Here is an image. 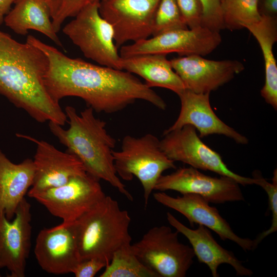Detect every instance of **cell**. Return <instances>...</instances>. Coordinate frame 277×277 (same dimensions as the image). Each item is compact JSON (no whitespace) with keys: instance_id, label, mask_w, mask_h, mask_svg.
I'll list each match as a JSON object with an SVG mask.
<instances>
[{"instance_id":"6da1fadb","label":"cell","mask_w":277,"mask_h":277,"mask_svg":"<svg viewBox=\"0 0 277 277\" xmlns=\"http://www.w3.org/2000/svg\"><path fill=\"white\" fill-rule=\"evenodd\" d=\"M26 42L47 56L44 84L57 103L67 96L78 97L94 111L108 114L121 111L137 100L161 110L166 108L163 98L131 73L69 57L31 35Z\"/></svg>"},{"instance_id":"7a4b0ae2","label":"cell","mask_w":277,"mask_h":277,"mask_svg":"<svg viewBox=\"0 0 277 277\" xmlns=\"http://www.w3.org/2000/svg\"><path fill=\"white\" fill-rule=\"evenodd\" d=\"M48 66V58L39 48L0 30V94L37 122L63 126L66 115L44 84Z\"/></svg>"},{"instance_id":"3957f363","label":"cell","mask_w":277,"mask_h":277,"mask_svg":"<svg viewBox=\"0 0 277 277\" xmlns=\"http://www.w3.org/2000/svg\"><path fill=\"white\" fill-rule=\"evenodd\" d=\"M90 107L80 114L75 108H65L67 129L49 122L51 133L66 148V152L75 155L83 164L87 173L98 180H103L116 188L130 201L133 196L118 177L114 165L113 148L116 141L107 132L106 122L96 118Z\"/></svg>"},{"instance_id":"277c9868","label":"cell","mask_w":277,"mask_h":277,"mask_svg":"<svg viewBox=\"0 0 277 277\" xmlns=\"http://www.w3.org/2000/svg\"><path fill=\"white\" fill-rule=\"evenodd\" d=\"M131 221L128 212L106 195L72 224L81 261L94 258L109 263L117 250L131 244Z\"/></svg>"},{"instance_id":"5b68a950","label":"cell","mask_w":277,"mask_h":277,"mask_svg":"<svg viewBox=\"0 0 277 277\" xmlns=\"http://www.w3.org/2000/svg\"><path fill=\"white\" fill-rule=\"evenodd\" d=\"M116 172L123 180L131 181L133 176L140 181L144 190L145 206L163 172L176 169L160 147V140L151 133L141 137H124L121 149L113 151Z\"/></svg>"},{"instance_id":"8992f818","label":"cell","mask_w":277,"mask_h":277,"mask_svg":"<svg viewBox=\"0 0 277 277\" xmlns=\"http://www.w3.org/2000/svg\"><path fill=\"white\" fill-rule=\"evenodd\" d=\"M100 2L84 7L63 28V32L84 56L103 66L122 70L112 26L100 14Z\"/></svg>"},{"instance_id":"52a82bcc","label":"cell","mask_w":277,"mask_h":277,"mask_svg":"<svg viewBox=\"0 0 277 277\" xmlns=\"http://www.w3.org/2000/svg\"><path fill=\"white\" fill-rule=\"evenodd\" d=\"M179 233L168 226H154L131 248L139 260L159 277H185L195 255L192 247L179 241Z\"/></svg>"},{"instance_id":"ba28073f","label":"cell","mask_w":277,"mask_h":277,"mask_svg":"<svg viewBox=\"0 0 277 277\" xmlns=\"http://www.w3.org/2000/svg\"><path fill=\"white\" fill-rule=\"evenodd\" d=\"M106 196L100 180L86 173L71 178L60 186L34 193L29 197L61 219L62 226H70Z\"/></svg>"},{"instance_id":"9c48e42d","label":"cell","mask_w":277,"mask_h":277,"mask_svg":"<svg viewBox=\"0 0 277 277\" xmlns=\"http://www.w3.org/2000/svg\"><path fill=\"white\" fill-rule=\"evenodd\" d=\"M163 135L161 148L174 162H181L197 169L231 177L243 186L255 184L253 177L243 176L230 170L220 154L202 141L193 126L186 125Z\"/></svg>"},{"instance_id":"30bf717a","label":"cell","mask_w":277,"mask_h":277,"mask_svg":"<svg viewBox=\"0 0 277 277\" xmlns=\"http://www.w3.org/2000/svg\"><path fill=\"white\" fill-rule=\"evenodd\" d=\"M221 42L219 32L201 26L170 31L123 45L120 47L119 53L121 57L170 53H176L180 56H203L213 51Z\"/></svg>"},{"instance_id":"8fae6325","label":"cell","mask_w":277,"mask_h":277,"mask_svg":"<svg viewBox=\"0 0 277 277\" xmlns=\"http://www.w3.org/2000/svg\"><path fill=\"white\" fill-rule=\"evenodd\" d=\"M160 0H103L101 16L112 27L117 48L152 35L153 20Z\"/></svg>"},{"instance_id":"7c38bea8","label":"cell","mask_w":277,"mask_h":277,"mask_svg":"<svg viewBox=\"0 0 277 277\" xmlns=\"http://www.w3.org/2000/svg\"><path fill=\"white\" fill-rule=\"evenodd\" d=\"M239 184L231 177L222 175L212 177L190 166L179 168L169 174L162 175L154 190H174L182 194H196L209 203L223 204L244 201Z\"/></svg>"},{"instance_id":"4fadbf2b","label":"cell","mask_w":277,"mask_h":277,"mask_svg":"<svg viewBox=\"0 0 277 277\" xmlns=\"http://www.w3.org/2000/svg\"><path fill=\"white\" fill-rule=\"evenodd\" d=\"M31 207L25 197L12 221L8 220L4 213L0 214V269L7 268L10 277L25 276L31 244Z\"/></svg>"},{"instance_id":"5bb4252c","label":"cell","mask_w":277,"mask_h":277,"mask_svg":"<svg viewBox=\"0 0 277 277\" xmlns=\"http://www.w3.org/2000/svg\"><path fill=\"white\" fill-rule=\"evenodd\" d=\"M36 145L34 156V177L28 196L66 183L73 176L87 173L82 163L73 154L62 152L49 143L28 135L17 133Z\"/></svg>"},{"instance_id":"9a60e30c","label":"cell","mask_w":277,"mask_h":277,"mask_svg":"<svg viewBox=\"0 0 277 277\" xmlns=\"http://www.w3.org/2000/svg\"><path fill=\"white\" fill-rule=\"evenodd\" d=\"M185 89L197 93H210L243 71L237 60L214 61L199 55L182 56L170 60Z\"/></svg>"},{"instance_id":"2e32d148","label":"cell","mask_w":277,"mask_h":277,"mask_svg":"<svg viewBox=\"0 0 277 277\" xmlns=\"http://www.w3.org/2000/svg\"><path fill=\"white\" fill-rule=\"evenodd\" d=\"M153 196L158 203L183 214L191 225H202L214 231L222 240L233 241L245 251L255 249L253 240L237 235L217 209L211 206L202 196L186 193L175 197L163 191L154 193Z\"/></svg>"},{"instance_id":"e0dca14e","label":"cell","mask_w":277,"mask_h":277,"mask_svg":"<svg viewBox=\"0 0 277 277\" xmlns=\"http://www.w3.org/2000/svg\"><path fill=\"white\" fill-rule=\"evenodd\" d=\"M34 253L41 268L54 274L73 273L81 261L72 225L41 230Z\"/></svg>"},{"instance_id":"ac0fdd59","label":"cell","mask_w":277,"mask_h":277,"mask_svg":"<svg viewBox=\"0 0 277 277\" xmlns=\"http://www.w3.org/2000/svg\"><path fill=\"white\" fill-rule=\"evenodd\" d=\"M181 110L177 118L163 134L181 128L186 125L193 126L202 138L209 135H224L236 143L246 144L248 138L221 121L212 110L210 93H197L185 89L178 95Z\"/></svg>"},{"instance_id":"d6986e66","label":"cell","mask_w":277,"mask_h":277,"mask_svg":"<svg viewBox=\"0 0 277 277\" xmlns=\"http://www.w3.org/2000/svg\"><path fill=\"white\" fill-rule=\"evenodd\" d=\"M166 215L169 224L188 239L199 262L208 267L213 277H219L217 269L223 264L231 265L237 275L250 276L253 274V271L245 267L232 252L224 249L215 241L208 228L199 225L196 229H192L170 212H167Z\"/></svg>"},{"instance_id":"ffe728a7","label":"cell","mask_w":277,"mask_h":277,"mask_svg":"<svg viewBox=\"0 0 277 277\" xmlns=\"http://www.w3.org/2000/svg\"><path fill=\"white\" fill-rule=\"evenodd\" d=\"M35 173L33 160L19 164L10 161L0 150V214L11 220L16 209L32 186Z\"/></svg>"},{"instance_id":"44dd1931","label":"cell","mask_w":277,"mask_h":277,"mask_svg":"<svg viewBox=\"0 0 277 277\" xmlns=\"http://www.w3.org/2000/svg\"><path fill=\"white\" fill-rule=\"evenodd\" d=\"M122 70L135 74L150 88L159 87L180 94L185 87L166 54H143L122 57Z\"/></svg>"},{"instance_id":"7402d4cb","label":"cell","mask_w":277,"mask_h":277,"mask_svg":"<svg viewBox=\"0 0 277 277\" xmlns=\"http://www.w3.org/2000/svg\"><path fill=\"white\" fill-rule=\"evenodd\" d=\"M5 16V25L15 33L25 35L29 30L43 34L57 45L62 44L54 30L50 8L45 0H17Z\"/></svg>"},{"instance_id":"603a6c76","label":"cell","mask_w":277,"mask_h":277,"mask_svg":"<svg viewBox=\"0 0 277 277\" xmlns=\"http://www.w3.org/2000/svg\"><path fill=\"white\" fill-rule=\"evenodd\" d=\"M258 41L263 53L265 81L261 94L265 102L277 109V65L273 46L277 41L276 18L262 14L261 19L244 26Z\"/></svg>"},{"instance_id":"cb8c5ba5","label":"cell","mask_w":277,"mask_h":277,"mask_svg":"<svg viewBox=\"0 0 277 277\" xmlns=\"http://www.w3.org/2000/svg\"><path fill=\"white\" fill-rule=\"evenodd\" d=\"M131 244L117 250L100 277H159L144 265L133 253Z\"/></svg>"},{"instance_id":"d4e9b609","label":"cell","mask_w":277,"mask_h":277,"mask_svg":"<svg viewBox=\"0 0 277 277\" xmlns=\"http://www.w3.org/2000/svg\"><path fill=\"white\" fill-rule=\"evenodd\" d=\"M259 0H221L225 28L237 30L259 21Z\"/></svg>"},{"instance_id":"484cf974","label":"cell","mask_w":277,"mask_h":277,"mask_svg":"<svg viewBox=\"0 0 277 277\" xmlns=\"http://www.w3.org/2000/svg\"><path fill=\"white\" fill-rule=\"evenodd\" d=\"M188 28L175 0H160L154 17L152 35Z\"/></svg>"},{"instance_id":"4316f807","label":"cell","mask_w":277,"mask_h":277,"mask_svg":"<svg viewBox=\"0 0 277 277\" xmlns=\"http://www.w3.org/2000/svg\"><path fill=\"white\" fill-rule=\"evenodd\" d=\"M252 177L255 180V185H259L266 192L268 197L269 209L271 212V224L269 228L259 234L253 240L255 249L266 236L277 230V170L273 173L272 183L268 182L259 170L252 172Z\"/></svg>"},{"instance_id":"83f0119b","label":"cell","mask_w":277,"mask_h":277,"mask_svg":"<svg viewBox=\"0 0 277 277\" xmlns=\"http://www.w3.org/2000/svg\"><path fill=\"white\" fill-rule=\"evenodd\" d=\"M199 1L202 7V26L219 32L224 29L221 0Z\"/></svg>"},{"instance_id":"f1b7e54d","label":"cell","mask_w":277,"mask_h":277,"mask_svg":"<svg viewBox=\"0 0 277 277\" xmlns=\"http://www.w3.org/2000/svg\"><path fill=\"white\" fill-rule=\"evenodd\" d=\"M102 1L103 0H60L58 10L52 18L54 30L57 33L67 18L74 17L86 6Z\"/></svg>"},{"instance_id":"f546056e","label":"cell","mask_w":277,"mask_h":277,"mask_svg":"<svg viewBox=\"0 0 277 277\" xmlns=\"http://www.w3.org/2000/svg\"><path fill=\"white\" fill-rule=\"evenodd\" d=\"M175 1L189 29L202 26V7L199 0H175Z\"/></svg>"},{"instance_id":"4dcf8cb0","label":"cell","mask_w":277,"mask_h":277,"mask_svg":"<svg viewBox=\"0 0 277 277\" xmlns=\"http://www.w3.org/2000/svg\"><path fill=\"white\" fill-rule=\"evenodd\" d=\"M106 263L97 259H89L81 261L76 266L73 273L75 277H93Z\"/></svg>"},{"instance_id":"1f68e13d","label":"cell","mask_w":277,"mask_h":277,"mask_svg":"<svg viewBox=\"0 0 277 277\" xmlns=\"http://www.w3.org/2000/svg\"><path fill=\"white\" fill-rule=\"evenodd\" d=\"M264 12L261 14L274 16L277 13V0H263Z\"/></svg>"},{"instance_id":"d6a6232c","label":"cell","mask_w":277,"mask_h":277,"mask_svg":"<svg viewBox=\"0 0 277 277\" xmlns=\"http://www.w3.org/2000/svg\"><path fill=\"white\" fill-rule=\"evenodd\" d=\"M17 0H0V25L4 22L5 16L10 10L11 5Z\"/></svg>"},{"instance_id":"836d02e7","label":"cell","mask_w":277,"mask_h":277,"mask_svg":"<svg viewBox=\"0 0 277 277\" xmlns=\"http://www.w3.org/2000/svg\"><path fill=\"white\" fill-rule=\"evenodd\" d=\"M48 4L51 13V18H52L56 13L60 4V0H45Z\"/></svg>"}]
</instances>
